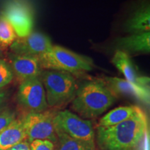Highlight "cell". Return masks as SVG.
<instances>
[{
    "mask_svg": "<svg viewBox=\"0 0 150 150\" xmlns=\"http://www.w3.org/2000/svg\"><path fill=\"white\" fill-rule=\"evenodd\" d=\"M138 106H120L106 113L99 120L98 127H112L127 120L134 114Z\"/></svg>",
    "mask_w": 150,
    "mask_h": 150,
    "instance_id": "16",
    "label": "cell"
},
{
    "mask_svg": "<svg viewBox=\"0 0 150 150\" xmlns=\"http://www.w3.org/2000/svg\"><path fill=\"white\" fill-rule=\"evenodd\" d=\"M125 28L132 34L149 31L150 8L147 0L140 1L126 22Z\"/></svg>",
    "mask_w": 150,
    "mask_h": 150,
    "instance_id": "13",
    "label": "cell"
},
{
    "mask_svg": "<svg viewBox=\"0 0 150 150\" xmlns=\"http://www.w3.org/2000/svg\"><path fill=\"white\" fill-rule=\"evenodd\" d=\"M5 97H6L5 92L1 91V89L0 90V106H1L4 101Z\"/></svg>",
    "mask_w": 150,
    "mask_h": 150,
    "instance_id": "24",
    "label": "cell"
},
{
    "mask_svg": "<svg viewBox=\"0 0 150 150\" xmlns=\"http://www.w3.org/2000/svg\"><path fill=\"white\" fill-rule=\"evenodd\" d=\"M31 150H56L54 144L49 140H35L29 144Z\"/></svg>",
    "mask_w": 150,
    "mask_h": 150,
    "instance_id": "20",
    "label": "cell"
},
{
    "mask_svg": "<svg viewBox=\"0 0 150 150\" xmlns=\"http://www.w3.org/2000/svg\"><path fill=\"white\" fill-rule=\"evenodd\" d=\"M147 117L137 108L129 119L112 127H98L97 143L102 150H131L136 147L147 131Z\"/></svg>",
    "mask_w": 150,
    "mask_h": 150,
    "instance_id": "1",
    "label": "cell"
},
{
    "mask_svg": "<svg viewBox=\"0 0 150 150\" xmlns=\"http://www.w3.org/2000/svg\"><path fill=\"white\" fill-rule=\"evenodd\" d=\"M18 99L19 102L30 112H43L49 107L40 76L28 79L20 83Z\"/></svg>",
    "mask_w": 150,
    "mask_h": 150,
    "instance_id": "8",
    "label": "cell"
},
{
    "mask_svg": "<svg viewBox=\"0 0 150 150\" xmlns=\"http://www.w3.org/2000/svg\"><path fill=\"white\" fill-rule=\"evenodd\" d=\"M112 63L125 76L127 81L142 87L149 88V78L138 76L134 63L126 52L117 50L112 59Z\"/></svg>",
    "mask_w": 150,
    "mask_h": 150,
    "instance_id": "11",
    "label": "cell"
},
{
    "mask_svg": "<svg viewBox=\"0 0 150 150\" xmlns=\"http://www.w3.org/2000/svg\"><path fill=\"white\" fill-rule=\"evenodd\" d=\"M0 16L10 23L18 38L27 36L33 31V11L27 0H7Z\"/></svg>",
    "mask_w": 150,
    "mask_h": 150,
    "instance_id": "6",
    "label": "cell"
},
{
    "mask_svg": "<svg viewBox=\"0 0 150 150\" xmlns=\"http://www.w3.org/2000/svg\"><path fill=\"white\" fill-rule=\"evenodd\" d=\"M106 86L113 95H123L136 97L141 101L149 103V88L135 85L126 79L117 77H106Z\"/></svg>",
    "mask_w": 150,
    "mask_h": 150,
    "instance_id": "12",
    "label": "cell"
},
{
    "mask_svg": "<svg viewBox=\"0 0 150 150\" xmlns=\"http://www.w3.org/2000/svg\"><path fill=\"white\" fill-rule=\"evenodd\" d=\"M17 38L10 23L3 17L0 16V49L10 47Z\"/></svg>",
    "mask_w": 150,
    "mask_h": 150,
    "instance_id": "18",
    "label": "cell"
},
{
    "mask_svg": "<svg viewBox=\"0 0 150 150\" xmlns=\"http://www.w3.org/2000/svg\"><path fill=\"white\" fill-rule=\"evenodd\" d=\"M55 131L57 136L58 143L56 150H93L83 142L74 139L60 131Z\"/></svg>",
    "mask_w": 150,
    "mask_h": 150,
    "instance_id": "17",
    "label": "cell"
},
{
    "mask_svg": "<svg viewBox=\"0 0 150 150\" xmlns=\"http://www.w3.org/2000/svg\"><path fill=\"white\" fill-rule=\"evenodd\" d=\"M40 76L48 106H61L74 98L76 83L73 74L64 71L43 70Z\"/></svg>",
    "mask_w": 150,
    "mask_h": 150,
    "instance_id": "3",
    "label": "cell"
},
{
    "mask_svg": "<svg viewBox=\"0 0 150 150\" xmlns=\"http://www.w3.org/2000/svg\"><path fill=\"white\" fill-rule=\"evenodd\" d=\"M53 124L55 131L83 142L91 149H95V134L90 120L83 119L74 112L65 110L54 114Z\"/></svg>",
    "mask_w": 150,
    "mask_h": 150,
    "instance_id": "5",
    "label": "cell"
},
{
    "mask_svg": "<svg viewBox=\"0 0 150 150\" xmlns=\"http://www.w3.org/2000/svg\"><path fill=\"white\" fill-rule=\"evenodd\" d=\"M115 102V96L106 85L90 81L76 90L72 108L84 118H95L107 110Z\"/></svg>",
    "mask_w": 150,
    "mask_h": 150,
    "instance_id": "2",
    "label": "cell"
},
{
    "mask_svg": "<svg viewBox=\"0 0 150 150\" xmlns=\"http://www.w3.org/2000/svg\"><path fill=\"white\" fill-rule=\"evenodd\" d=\"M1 49H0V53H1Z\"/></svg>",
    "mask_w": 150,
    "mask_h": 150,
    "instance_id": "25",
    "label": "cell"
},
{
    "mask_svg": "<svg viewBox=\"0 0 150 150\" xmlns=\"http://www.w3.org/2000/svg\"><path fill=\"white\" fill-rule=\"evenodd\" d=\"M13 73L8 62L0 58V90L12 81Z\"/></svg>",
    "mask_w": 150,
    "mask_h": 150,
    "instance_id": "19",
    "label": "cell"
},
{
    "mask_svg": "<svg viewBox=\"0 0 150 150\" xmlns=\"http://www.w3.org/2000/svg\"><path fill=\"white\" fill-rule=\"evenodd\" d=\"M8 63L19 81L40 76L43 69L38 58L34 56L11 53L8 56Z\"/></svg>",
    "mask_w": 150,
    "mask_h": 150,
    "instance_id": "10",
    "label": "cell"
},
{
    "mask_svg": "<svg viewBox=\"0 0 150 150\" xmlns=\"http://www.w3.org/2000/svg\"><path fill=\"white\" fill-rule=\"evenodd\" d=\"M117 50L127 54L149 53L150 51V32L133 33L129 36L120 38L115 41Z\"/></svg>",
    "mask_w": 150,
    "mask_h": 150,
    "instance_id": "14",
    "label": "cell"
},
{
    "mask_svg": "<svg viewBox=\"0 0 150 150\" xmlns=\"http://www.w3.org/2000/svg\"><path fill=\"white\" fill-rule=\"evenodd\" d=\"M143 150H149V136L148 131L145 133L143 137Z\"/></svg>",
    "mask_w": 150,
    "mask_h": 150,
    "instance_id": "23",
    "label": "cell"
},
{
    "mask_svg": "<svg viewBox=\"0 0 150 150\" xmlns=\"http://www.w3.org/2000/svg\"><path fill=\"white\" fill-rule=\"evenodd\" d=\"M8 150H31V149H30L29 144L27 142L22 141Z\"/></svg>",
    "mask_w": 150,
    "mask_h": 150,
    "instance_id": "22",
    "label": "cell"
},
{
    "mask_svg": "<svg viewBox=\"0 0 150 150\" xmlns=\"http://www.w3.org/2000/svg\"><path fill=\"white\" fill-rule=\"evenodd\" d=\"M16 113L11 110H5L0 112V132L16 119Z\"/></svg>",
    "mask_w": 150,
    "mask_h": 150,
    "instance_id": "21",
    "label": "cell"
},
{
    "mask_svg": "<svg viewBox=\"0 0 150 150\" xmlns=\"http://www.w3.org/2000/svg\"><path fill=\"white\" fill-rule=\"evenodd\" d=\"M54 114L50 111L29 112L24 119L26 138L29 142L35 140H49L55 144L57 136L53 124Z\"/></svg>",
    "mask_w": 150,
    "mask_h": 150,
    "instance_id": "7",
    "label": "cell"
},
{
    "mask_svg": "<svg viewBox=\"0 0 150 150\" xmlns=\"http://www.w3.org/2000/svg\"><path fill=\"white\" fill-rule=\"evenodd\" d=\"M26 139L23 118H16L0 132V150H8Z\"/></svg>",
    "mask_w": 150,
    "mask_h": 150,
    "instance_id": "15",
    "label": "cell"
},
{
    "mask_svg": "<svg viewBox=\"0 0 150 150\" xmlns=\"http://www.w3.org/2000/svg\"><path fill=\"white\" fill-rule=\"evenodd\" d=\"M52 41L44 33L32 31L23 38H17L10 47L13 53L27 55L40 59L51 50Z\"/></svg>",
    "mask_w": 150,
    "mask_h": 150,
    "instance_id": "9",
    "label": "cell"
},
{
    "mask_svg": "<svg viewBox=\"0 0 150 150\" xmlns=\"http://www.w3.org/2000/svg\"><path fill=\"white\" fill-rule=\"evenodd\" d=\"M39 61L43 70L64 71L72 74H83L91 71L93 67L91 59L59 45H53Z\"/></svg>",
    "mask_w": 150,
    "mask_h": 150,
    "instance_id": "4",
    "label": "cell"
}]
</instances>
